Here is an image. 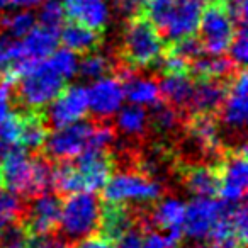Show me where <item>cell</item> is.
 <instances>
[{
    "label": "cell",
    "mask_w": 248,
    "mask_h": 248,
    "mask_svg": "<svg viewBox=\"0 0 248 248\" xmlns=\"http://www.w3.org/2000/svg\"><path fill=\"white\" fill-rule=\"evenodd\" d=\"M248 187V162L247 148L234 150L226 156L217 170V194L223 202L238 204L243 201Z\"/></svg>",
    "instance_id": "30bf717a"
},
{
    "label": "cell",
    "mask_w": 248,
    "mask_h": 248,
    "mask_svg": "<svg viewBox=\"0 0 248 248\" xmlns=\"http://www.w3.org/2000/svg\"><path fill=\"white\" fill-rule=\"evenodd\" d=\"M201 46L207 55H224L236 31V22L221 4L204 5L199 19Z\"/></svg>",
    "instance_id": "9c48e42d"
},
{
    "label": "cell",
    "mask_w": 248,
    "mask_h": 248,
    "mask_svg": "<svg viewBox=\"0 0 248 248\" xmlns=\"http://www.w3.org/2000/svg\"><path fill=\"white\" fill-rule=\"evenodd\" d=\"M192 248H216V247H192Z\"/></svg>",
    "instance_id": "7dc6e473"
},
{
    "label": "cell",
    "mask_w": 248,
    "mask_h": 248,
    "mask_svg": "<svg viewBox=\"0 0 248 248\" xmlns=\"http://www.w3.org/2000/svg\"><path fill=\"white\" fill-rule=\"evenodd\" d=\"M186 187L194 197H214L217 194V170L209 165H192L184 175Z\"/></svg>",
    "instance_id": "603a6c76"
},
{
    "label": "cell",
    "mask_w": 248,
    "mask_h": 248,
    "mask_svg": "<svg viewBox=\"0 0 248 248\" xmlns=\"http://www.w3.org/2000/svg\"><path fill=\"white\" fill-rule=\"evenodd\" d=\"M204 5V0H143L146 19L173 43L196 34Z\"/></svg>",
    "instance_id": "277c9868"
},
{
    "label": "cell",
    "mask_w": 248,
    "mask_h": 248,
    "mask_svg": "<svg viewBox=\"0 0 248 248\" xmlns=\"http://www.w3.org/2000/svg\"><path fill=\"white\" fill-rule=\"evenodd\" d=\"M28 248H66V241L62 236L53 233L48 234H31L26 240Z\"/></svg>",
    "instance_id": "d590c367"
},
{
    "label": "cell",
    "mask_w": 248,
    "mask_h": 248,
    "mask_svg": "<svg viewBox=\"0 0 248 248\" xmlns=\"http://www.w3.org/2000/svg\"><path fill=\"white\" fill-rule=\"evenodd\" d=\"M38 7L39 12H38V17H36L38 24L49 29V31L60 32V29L65 26V19H66L65 4H63L62 0H45Z\"/></svg>",
    "instance_id": "4dcf8cb0"
},
{
    "label": "cell",
    "mask_w": 248,
    "mask_h": 248,
    "mask_svg": "<svg viewBox=\"0 0 248 248\" xmlns=\"http://www.w3.org/2000/svg\"><path fill=\"white\" fill-rule=\"evenodd\" d=\"M143 4V0H121V7L124 12H133Z\"/></svg>",
    "instance_id": "ee69618b"
},
{
    "label": "cell",
    "mask_w": 248,
    "mask_h": 248,
    "mask_svg": "<svg viewBox=\"0 0 248 248\" xmlns=\"http://www.w3.org/2000/svg\"><path fill=\"white\" fill-rule=\"evenodd\" d=\"M143 238L145 236H143L141 230L133 226L114 240L112 248H143Z\"/></svg>",
    "instance_id": "f35d334b"
},
{
    "label": "cell",
    "mask_w": 248,
    "mask_h": 248,
    "mask_svg": "<svg viewBox=\"0 0 248 248\" xmlns=\"http://www.w3.org/2000/svg\"><path fill=\"white\" fill-rule=\"evenodd\" d=\"M123 55L135 68H150L165 55V41L148 19H133L123 32Z\"/></svg>",
    "instance_id": "8992f818"
},
{
    "label": "cell",
    "mask_w": 248,
    "mask_h": 248,
    "mask_svg": "<svg viewBox=\"0 0 248 248\" xmlns=\"http://www.w3.org/2000/svg\"><path fill=\"white\" fill-rule=\"evenodd\" d=\"M102 206L95 192H75L62 202L60 236L68 243H80L93 236L100 228Z\"/></svg>",
    "instance_id": "5b68a950"
},
{
    "label": "cell",
    "mask_w": 248,
    "mask_h": 248,
    "mask_svg": "<svg viewBox=\"0 0 248 248\" xmlns=\"http://www.w3.org/2000/svg\"><path fill=\"white\" fill-rule=\"evenodd\" d=\"M184 216H186V202L179 197H165L155 206L152 221L160 230L167 231V236L173 243H179L184 236Z\"/></svg>",
    "instance_id": "2e32d148"
},
{
    "label": "cell",
    "mask_w": 248,
    "mask_h": 248,
    "mask_svg": "<svg viewBox=\"0 0 248 248\" xmlns=\"http://www.w3.org/2000/svg\"><path fill=\"white\" fill-rule=\"evenodd\" d=\"M0 24L5 34L21 39L38 24V21L31 9H11V12L2 17Z\"/></svg>",
    "instance_id": "f546056e"
},
{
    "label": "cell",
    "mask_w": 248,
    "mask_h": 248,
    "mask_svg": "<svg viewBox=\"0 0 248 248\" xmlns=\"http://www.w3.org/2000/svg\"><path fill=\"white\" fill-rule=\"evenodd\" d=\"M58 46V32L49 31L43 26L36 24L24 38H21V48L24 60L29 66L48 58Z\"/></svg>",
    "instance_id": "ac0fdd59"
},
{
    "label": "cell",
    "mask_w": 248,
    "mask_h": 248,
    "mask_svg": "<svg viewBox=\"0 0 248 248\" xmlns=\"http://www.w3.org/2000/svg\"><path fill=\"white\" fill-rule=\"evenodd\" d=\"M124 93L129 104L140 107H155L162 99L160 83L148 75H135L128 73L124 75Z\"/></svg>",
    "instance_id": "d6986e66"
},
{
    "label": "cell",
    "mask_w": 248,
    "mask_h": 248,
    "mask_svg": "<svg viewBox=\"0 0 248 248\" xmlns=\"http://www.w3.org/2000/svg\"><path fill=\"white\" fill-rule=\"evenodd\" d=\"M48 138L46 124L38 116L21 117V129H19V146L26 150H39L45 146Z\"/></svg>",
    "instance_id": "f1b7e54d"
},
{
    "label": "cell",
    "mask_w": 248,
    "mask_h": 248,
    "mask_svg": "<svg viewBox=\"0 0 248 248\" xmlns=\"http://www.w3.org/2000/svg\"><path fill=\"white\" fill-rule=\"evenodd\" d=\"M45 0H0V11H11V9H32L43 4Z\"/></svg>",
    "instance_id": "7bdbcfd3"
},
{
    "label": "cell",
    "mask_w": 248,
    "mask_h": 248,
    "mask_svg": "<svg viewBox=\"0 0 248 248\" xmlns=\"http://www.w3.org/2000/svg\"><path fill=\"white\" fill-rule=\"evenodd\" d=\"M14 116L12 112V93L9 82L0 83V128L4 126L5 121H9Z\"/></svg>",
    "instance_id": "ab89813d"
},
{
    "label": "cell",
    "mask_w": 248,
    "mask_h": 248,
    "mask_svg": "<svg viewBox=\"0 0 248 248\" xmlns=\"http://www.w3.org/2000/svg\"><path fill=\"white\" fill-rule=\"evenodd\" d=\"M194 82L186 73H167L160 82L162 97L169 100L173 107H187L192 95Z\"/></svg>",
    "instance_id": "d4e9b609"
},
{
    "label": "cell",
    "mask_w": 248,
    "mask_h": 248,
    "mask_svg": "<svg viewBox=\"0 0 248 248\" xmlns=\"http://www.w3.org/2000/svg\"><path fill=\"white\" fill-rule=\"evenodd\" d=\"M228 53H230V60L233 65L243 66L245 63H247L248 36H247V28H245V24H240V28H236L233 39H231V43H230V48H228Z\"/></svg>",
    "instance_id": "e575fe53"
},
{
    "label": "cell",
    "mask_w": 248,
    "mask_h": 248,
    "mask_svg": "<svg viewBox=\"0 0 248 248\" xmlns=\"http://www.w3.org/2000/svg\"><path fill=\"white\" fill-rule=\"evenodd\" d=\"M55 167L46 160L28 155L26 150L14 148L2 156L0 179L16 196H38L53 189Z\"/></svg>",
    "instance_id": "3957f363"
},
{
    "label": "cell",
    "mask_w": 248,
    "mask_h": 248,
    "mask_svg": "<svg viewBox=\"0 0 248 248\" xmlns=\"http://www.w3.org/2000/svg\"><path fill=\"white\" fill-rule=\"evenodd\" d=\"M173 51H177L179 55H182L187 62H190V60H196L202 55V46H201L199 39H196L194 36H190V38L177 41V46L173 48Z\"/></svg>",
    "instance_id": "8d00e7d4"
},
{
    "label": "cell",
    "mask_w": 248,
    "mask_h": 248,
    "mask_svg": "<svg viewBox=\"0 0 248 248\" xmlns=\"http://www.w3.org/2000/svg\"><path fill=\"white\" fill-rule=\"evenodd\" d=\"M150 124V116L145 107L129 104L121 107L116 114V126L123 135L126 136H141L145 135Z\"/></svg>",
    "instance_id": "4316f807"
},
{
    "label": "cell",
    "mask_w": 248,
    "mask_h": 248,
    "mask_svg": "<svg viewBox=\"0 0 248 248\" xmlns=\"http://www.w3.org/2000/svg\"><path fill=\"white\" fill-rule=\"evenodd\" d=\"M66 16L92 31H102L110 22L112 12L107 0H77L68 5Z\"/></svg>",
    "instance_id": "e0dca14e"
},
{
    "label": "cell",
    "mask_w": 248,
    "mask_h": 248,
    "mask_svg": "<svg viewBox=\"0 0 248 248\" xmlns=\"http://www.w3.org/2000/svg\"><path fill=\"white\" fill-rule=\"evenodd\" d=\"M189 136L196 148L206 155H214L221 148V128L211 114H197L189 126Z\"/></svg>",
    "instance_id": "44dd1931"
},
{
    "label": "cell",
    "mask_w": 248,
    "mask_h": 248,
    "mask_svg": "<svg viewBox=\"0 0 248 248\" xmlns=\"http://www.w3.org/2000/svg\"><path fill=\"white\" fill-rule=\"evenodd\" d=\"M45 150L51 158L70 162L87 150H95V124L78 121L70 126L55 128L45 141Z\"/></svg>",
    "instance_id": "ba28073f"
},
{
    "label": "cell",
    "mask_w": 248,
    "mask_h": 248,
    "mask_svg": "<svg viewBox=\"0 0 248 248\" xmlns=\"http://www.w3.org/2000/svg\"><path fill=\"white\" fill-rule=\"evenodd\" d=\"M152 123L155 126V129L162 135H170L173 133L180 124V114L179 110L173 106L167 104H156L155 109H153V116H152Z\"/></svg>",
    "instance_id": "836d02e7"
},
{
    "label": "cell",
    "mask_w": 248,
    "mask_h": 248,
    "mask_svg": "<svg viewBox=\"0 0 248 248\" xmlns=\"http://www.w3.org/2000/svg\"><path fill=\"white\" fill-rule=\"evenodd\" d=\"M160 63H162L165 73H186V70L189 68V62L182 55L173 51V49L170 53H167V55H163Z\"/></svg>",
    "instance_id": "74e56055"
},
{
    "label": "cell",
    "mask_w": 248,
    "mask_h": 248,
    "mask_svg": "<svg viewBox=\"0 0 248 248\" xmlns=\"http://www.w3.org/2000/svg\"><path fill=\"white\" fill-rule=\"evenodd\" d=\"M112 173L110 156L104 150H87L77 158L55 167L53 187L63 194L102 190Z\"/></svg>",
    "instance_id": "7a4b0ae2"
},
{
    "label": "cell",
    "mask_w": 248,
    "mask_h": 248,
    "mask_svg": "<svg viewBox=\"0 0 248 248\" xmlns=\"http://www.w3.org/2000/svg\"><path fill=\"white\" fill-rule=\"evenodd\" d=\"M135 226L131 213L126 209V206L119 204H109L106 209H102V217H100V228L104 233V238L109 241H114L119 238L124 231Z\"/></svg>",
    "instance_id": "484cf974"
},
{
    "label": "cell",
    "mask_w": 248,
    "mask_h": 248,
    "mask_svg": "<svg viewBox=\"0 0 248 248\" xmlns=\"http://www.w3.org/2000/svg\"><path fill=\"white\" fill-rule=\"evenodd\" d=\"M60 214H62V201L51 192H43L32 199L28 213H26V226L28 234H48L58 228Z\"/></svg>",
    "instance_id": "9a60e30c"
},
{
    "label": "cell",
    "mask_w": 248,
    "mask_h": 248,
    "mask_svg": "<svg viewBox=\"0 0 248 248\" xmlns=\"http://www.w3.org/2000/svg\"><path fill=\"white\" fill-rule=\"evenodd\" d=\"M31 66L24 60L21 48V39L12 38L9 34H0V75L5 82L19 80Z\"/></svg>",
    "instance_id": "ffe728a7"
},
{
    "label": "cell",
    "mask_w": 248,
    "mask_h": 248,
    "mask_svg": "<svg viewBox=\"0 0 248 248\" xmlns=\"http://www.w3.org/2000/svg\"><path fill=\"white\" fill-rule=\"evenodd\" d=\"M0 184H2V179H0Z\"/></svg>",
    "instance_id": "681fc988"
},
{
    "label": "cell",
    "mask_w": 248,
    "mask_h": 248,
    "mask_svg": "<svg viewBox=\"0 0 248 248\" xmlns=\"http://www.w3.org/2000/svg\"><path fill=\"white\" fill-rule=\"evenodd\" d=\"M102 190L107 202L119 206L155 202L162 196V186L156 180L131 170L110 173Z\"/></svg>",
    "instance_id": "52a82bcc"
},
{
    "label": "cell",
    "mask_w": 248,
    "mask_h": 248,
    "mask_svg": "<svg viewBox=\"0 0 248 248\" xmlns=\"http://www.w3.org/2000/svg\"><path fill=\"white\" fill-rule=\"evenodd\" d=\"M110 60L107 55L100 51H89L85 53L82 60H78V73L87 80H97L104 75H109L110 70Z\"/></svg>",
    "instance_id": "1f68e13d"
},
{
    "label": "cell",
    "mask_w": 248,
    "mask_h": 248,
    "mask_svg": "<svg viewBox=\"0 0 248 248\" xmlns=\"http://www.w3.org/2000/svg\"><path fill=\"white\" fill-rule=\"evenodd\" d=\"M58 41H62L63 46L70 51L85 55L97 46L99 36H97V31H92L78 22H72V24H65L60 29Z\"/></svg>",
    "instance_id": "cb8c5ba5"
},
{
    "label": "cell",
    "mask_w": 248,
    "mask_h": 248,
    "mask_svg": "<svg viewBox=\"0 0 248 248\" xmlns=\"http://www.w3.org/2000/svg\"><path fill=\"white\" fill-rule=\"evenodd\" d=\"M221 121L231 131L245 128L248 116V77L245 70L233 77L230 87L224 92V99L219 106Z\"/></svg>",
    "instance_id": "5bb4252c"
},
{
    "label": "cell",
    "mask_w": 248,
    "mask_h": 248,
    "mask_svg": "<svg viewBox=\"0 0 248 248\" xmlns=\"http://www.w3.org/2000/svg\"><path fill=\"white\" fill-rule=\"evenodd\" d=\"M22 213V204L19 196L11 190H0V236L19 219Z\"/></svg>",
    "instance_id": "d6a6232c"
},
{
    "label": "cell",
    "mask_w": 248,
    "mask_h": 248,
    "mask_svg": "<svg viewBox=\"0 0 248 248\" xmlns=\"http://www.w3.org/2000/svg\"><path fill=\"white\" fill-rule=\"evenodd\" d=\"M175 245L177 243L162 233H148L143 238V248H175Z\"/></svg>",
    "instance_id": "b9f144b4"
},
{
    "label": "cell",
    "mask_w": 248,
    "mask_h": 248,
    "mask_svg": "<svg viewBox=\"0 0 248 248\" xmlns=\"http://www.w3.org/2000/svg\"><path fill=\"white\" fill-rule=\"evenodd\" d=\"M75 248H83V247H82V245H77V247H75Z\"/></svg>",
    "instance_id": "c3c4849f"
},
{
    "label": "cell",
    "mask_w": 248,
    "mask_h": 248,
    "mask_svg": "<svg viewBox=\"0 0 248 248\" xmlns=\"http://www.w3.org/2000/svg\"><path fill=\"white\" fill-rule=\"evenodd\" d=\"M226 11L234 22L245 24L248 14V0H226Z\"/></svg>",
    "instance_id": "60d3db41"
},
{
    "label": "cell",
    "mask_w": 248,
    "mask_h": 248,
    "mask_svg": "<svg viewBox=\"0 0 248 248\" xmlns=\"http://www.w3.org/2000/svg\"><path fill=\"white\" fill-rule=\"evenodd\" d=\"M78 73V56L70 49H55L48 58L19 77L17 97L31 110L45 109Z\"/></svg>",
    "instance_id": "6da1fadb"
},
{
    "label": "cell",
    "mask_w": 248,
    "mask_h": 248,
    "mask_svg": "<svg viewBox=\"0 0 248 248\" xmlns=\"http://www.w3.org/2000/svg\"><path fill=\"white\" fill-rule=\"evenodd\" d=\"M226 202L216 201L214 197H194L186 204L182 231L192 240H209L211 231L221 219Z\"/></svg>",
    "instance_id": "8fae6325"
},
{
    "label": "cell",
    "mask_w": 248,
    "mask_h": 248,
    "mask_svg": "<svg viewBox=\"0 0 248 248\" xmlns=\"http://www.w3.org/2000/svg\"><path fill=\"white\" fill-rule=\"evenodd\" d=\"M224 92H226V87L219 80L201 78L197 83H194L192 95L187 107H190V110H194L196 114H211L219 109L224 99Z\"/></svg>",
    "instance_id": "7402d4cb"
},
{
    "label": "cell",
    "mask_w": 248,
    "mask_h": 248,
    "mask_svg": "<svg viewBox=\"0 0 248 248\" xmlns=\"http://www.w3.org/2000/svg\"><path fill=\"white\" fill-rule=\"evenodd\" d=\"M85 90L89 112H92L99 119L116 116L117 110L126 102L123 80L112 75H104L97 80H92Z\"/></svg>",
    "instance_id": "7c38bea8"
},
{
    "label": "cell",
    "mask_w": 248,
    "mask_h": 248,
    "mask_svg": "<svg viewBox=\"0 0 248 248\" xmlns=\"http://www.w3.org/2000/svg\"><path fill=\"white\" fill-rule=\"evenodd\" d=\"M5 248H28V247L24 243V245H5Z\"/></svg>",
    "instance_id": "f6af8a7d"
},
{
    "label": "cell",
    "mask_w": 248,
    "mask_h": 248,
    "mask_svg": "<svg viewBox=\"0 0 248 248\" xmlns=\"http://www.w3.org/2000/svg\"><path fill=\"white\" fill-rule=\"evenodd\" d=\"M63 4H66V5H70V4H73V2H77V0H62Z\"/></svg>",
    "instance_id": "bcb514c9"
},
{
    "label": "cell",
    "mask_w": 248,
    "mask_h": 248,
    "mask_svg": "<svg viewBox=\"0 0 248 248\" xmlns=\"http://www.w3.org/2000/svg\"><path fill=\"white\" fill-rule=\"evenodd\" d=\"M192 70L199 78L223 80L233 72V63L223 55H201L199 58L194 60Z\"/></svg>",
    "instance_id": "83f0119b"
},
{
    "label": "cell",
    "mask_w": 248,
    "mask_h": 248,
    "mask_svg": "<svg viewBox=\"0 0 248 248\" xmlns=\"http://www.w3.org/2000/svg\"><path fill=\"white\" fill-rule=\"evenodd\" d=\"M87 112H89V104H87L85 87L72 85L65 87L46 107V121L53 128H63L83 121Z\"/></svg>",
    "instance_id": "4fadbf2b"
}]
</instances>
